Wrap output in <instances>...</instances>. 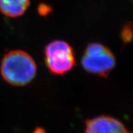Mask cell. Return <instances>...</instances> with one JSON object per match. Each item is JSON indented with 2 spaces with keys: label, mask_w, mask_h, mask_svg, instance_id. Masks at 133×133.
<instances>
[{
  "label": "cell",
  "mask_w": 133,
  "mask_h": 133,
  "mask_svg": "<svg viewBox=\"0 0 133 133\" xmlns=\"http://www.w3.org/2000/svg\"><path fill=\"white\" fill-rule=\"evenodd\" d=\"M37 64L31 56L22 50L11 51L5 54L0 65L2 77L14 86L30 83L37 74Z\"/></svg>",
  "instance_id": "obj_1"
},
{
  "label": "cell",
  "mask_w": 133,
  "mask_h": 133,
  "mask_svg": "<svg viewBox=\"0 0 133 133\" xmlns=\"http://www.w3.org/2000/svg\"><path fill=\"white\" fill-rule=\"evenodd\" d=\"M81 64L89 73L105 77L113 70L116 61L113 52L106 46L92 43L84 51Z\"/></svg>",
  "instance_id": "obj_2"
},
{
  "label": "cell",
  "mask_w": 133,
  "mask_h": 133,
  "mask_svg": "<svg viewBox=\"0 0 133 133\" xmlns=\"http://www.w3.org/2000/svg\"><path fill=\"white\" fill-rule=\"evenodd\" d=\"M44 55L48 69L56 75L66 74L76 64L72 47L64 41H54L47 44Z\"/></svg>",
  "instance_id": "obj_3"
},
{
  "label": "cell",
  "mask_w": 133,
  "mask_h": 133,
  "mask_svg": "<svg viewBox=\"0 0 133 133\" xmlns=\"http://www.w3.org/2000/svg\"><path fill=\"white\" fill-rule=\"evenodd\" d=\"M84 133H128V131L116 118L101 116L87 120Z\"/></svg>",
  "instance_id": "obj_4"
},
{
  "label": "cell",
  "mask_w": 133,
  "mask_h": 133,
  "mask_svg": "<svg viewBox=\"0 0 133 133\" xmlns=\"http://www.w3.org/2000/svg\"><path fill=\"white\" fill-rule=\"evenodd\" d=\"M30 0H0V12L5 16L16 18L25 13Z\"/></svg>",
  "instance_id": "obj_5"
},
{
  "label": "cell",
  "mask_w": 133,
  "mask_h": 133,
  "mask_svg": "<svg viewBox=\"0 0 133 133\" xmlns=\"http://www.w3.org/2000/svg\"><path fill=\"white\" fill-rule=\"evenodd\" d=\"M32 133H46L45 130L42 128H37Z\"/></svg>",
  "instance_id": "obj_6"
}]
</instances>
